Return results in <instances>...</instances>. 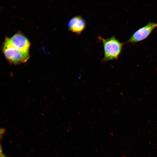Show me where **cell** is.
Segmentation results:
<instances>
[{"instance_id":"cell-6","label":"cell","mask_w":157,"mask_h":157,"mask_svg":"<svg viewBox=\"0 0 157 157\" xmlns=\"http://www.w3.org/2000/svg\"><path fill=\"white\" fill-rule=\"evenodd\" d=\"M6 131V129L3 128H1L0 129V139L1 140L2 138H3V136L5 133Z\"/></svg>"},{"instance_id":"cell-5","label":"cell","mask_w":157,"mask_h":157,"mask_svg":"<svg viewBox=\"0 0 157 157\" xmlns=\"http://www.w3.org/2000/svg\"><path fill=\"white\" fill-rule=\"evenodd\" d=\"M86 25L85 19L81 16L73 17L68 24V30L77 35L80 34L84 30Z\"/></svg>"},{"instance_id":"cell-4","label":"cell","mask_w":157,"mask_h":157,"mask_svg":"<svg viewBox=\"0 0 157 157\" xmlns=\"http://www.w3.org/2000/svg\"><path fill=\"white\" fill-rule=\"evenodd\" d=\"M9 39L15 48L22 51L29 52L30 43L28 38L22 33H17L9 38Z\"/></svg>"},{"instance_id":"cell-2","label":"cell","mask_w":157,"mask_h":157,"mask_svg":"<svg viewBox=\"0 0 157 157\" xmlns=\"http://www.w3.org/2000/svg\"><path fill=\"white\" fill-rule=\"evenodd\" d=\"M2 51L6 58L12 65H17L25 63L30 58L29 52L22 51L15 48L11 44L8 37L5 40Z\"/></svg>"},{"instance_id":"cell-3","label":"cell","mask_w":157,"mask_h":157,"mask_svg":"<svg viewBox=\"0 0 157 157\" xmlns=\"http://www.w3.org/2000/svg\"><path fill=\"white\" fill-rule=\"evenodd\" d=\"M157 27V23L149 22L145 26L136 31L126 42L133 44L141 42L148 37L152 31Z\"/></svg>"},{"instance_id":"cell-7","label":"cell","mask_w":157,"mask_h":157,"mask_svg":"<svg viewBox=\"0 0 157 157\" xmlns=\"http://www.w3.org/2000/svg\"><path fill=\"white\" fill-rule=\"evenodd\" d=\"M2 147L1 144L0 145V157H9L3 154V151Z\"/></svg>"},{"instance_id":"cell-1","label":"cell","mask_w":157,"mask_h":157,"mask_svg":"<svg viewBox=\"0 0 157 157\" xmlns=\"http://www.w3.org/2000/svg\"><path fill=\"white\" fill-rule=\"evenodd\" d=\"M98 38L102 42L103 46V61L117 59L121 54L124 43L120 42L114 36L107 38H104L99 36Z\"/></svg>"}]
</instances>
